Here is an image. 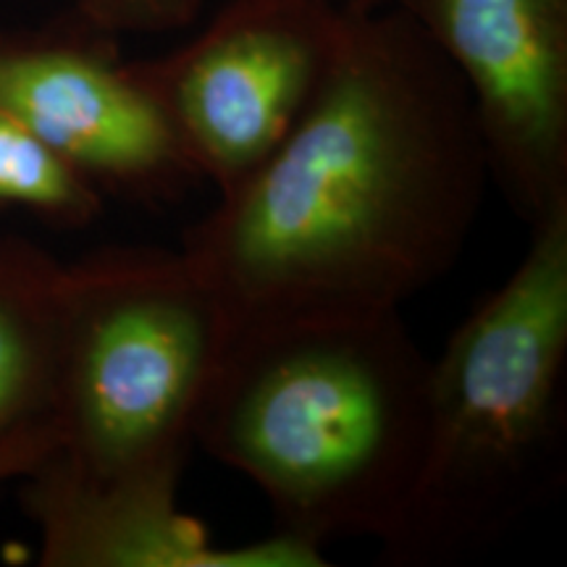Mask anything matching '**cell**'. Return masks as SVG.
<instances>
[{"instance_id":"obj_1","label":"cell","mask_w":567,"mask_h":567,"mask_svg":"<svg viewBox=\"0 0 567 567\" xmlns=\"http://www.w3.org/2000/svg\"><path fill=\"white\" fill-rule=\"evenodd\" d=\"M488 179L463 82L415 21L347 11L313 103L182 252L229 331L386 313L457 264Z\"/></svg>"},{"instance_id":"obj_2","label":"cell","mask_w":567,"mask_h":567,"mask_svg":"<svg viewBox=\"0 0 567 567\" xmlns=\"http://www.w3.org/2000/svg\"><path fill=\"white\" fill-rule=\"evenodd\" d=\"M429 371L400 310L234 329L195 444L264 492L281 534L381 542L421 463Z\"/></svg>"},{"instance_id":"obj_3","label":"cell","mask_w":567,"mask_h":567,"mask_svg":"<svg viewBox=\"0 0 567 567\" xmlns=\"http://www.w3.org/2000/svg\"><path fill=\"white\" fill-rule=\"evenodd\" d=\"M431 360L421 463L381 559L457 563L492 547L565 476L567 208Z\"/></svg>"},{"instance_id":"obj_4","label":"cell","mask_w":567,"mask_h":567,"mask_svg":"<svg viewBox=\"0 0 567 567\" xmlns=\"http://www.w3.org/2000/svg\"><path fill=\"white\" fill-rule=\"evenodd\" d=\"M226 339L182 250L103 247L63 266L53 457L84 476L184 471Z\"/></svg>"},{"instance_id":"obj_5","label":"cell","mask_w":567,"mask_h":567,"mask_svg":"<svg viewBox=\"0 0 567 567\" xmlns=\"http://www.w3.org/2000/svg\"><path fill=\"white\" fill-rule=\"evenodd\" d=\"M344 17L339 0H224L195 38L140 61L197 182L224 195L271 158L321 90Z\"/></svg>"},{"instance_id":"obj_6","label":"cell","mask_w":567,"mask_h":567,"mask_svg":"<svg viewBox=\"0 0 567 567\" xmlns=\"http://www.w3.org/2000/svg\"><path fill=\"white\" fill-rule=\"evenodd\" d=\"M0 111L103 197L172 203L197 182L140 61L74 11L42 30H0Z\"/></svg>"},{"instance_id":"obj_7","label":"cell","mask_w":567,"mask_h":567,"mask_svg":"<svg viewBox=\"0 0 567 567\" xmlns=\"http://www.w3.org/2000/svg\"><path fill=\"white\" fill-rule=\"evenodd\" d=\"M455 69L488 176L528 226L567 208V0H396Z\"/></svg>"},{"instance_id":"obj_8","label":"cell","mask_w":567,"mask_h":567,"mask_svg":"<svg viewBox=\"0 0 567 567\" xmlns=\"http://www.w3.org/2000/svg\"><path fill=\"white\" fill-rule=\"evenodd\" d=\"M184 471L84 476L53 455L21 478L45 567H323L321 549L274 530L221 547L179 507Z\"/></svg>"},{"instance_id":"obj_9","label":"cell","mask_w":567,"mask_h":567,"mask_svg":"<svg viewBox=\"0 0 567 567\" xmlns=\"http://www.w3.org/2000/svg\"><path fill=\"white\" fill-rule=\"evenodd\" d=\"M63 266L24 237H0V436L48 417Z\"/></svg>"},{"instance_id":"obj_10","label":"cell","mask_w":567,"mask_h":567,"mask_svg":"<svg viewBox=\"0 0 567 567\" xmlns=\"http://www.w3.org/2000/svg\"><path fill=\"white\" fill-rule=\"evenodd\" d=\"M105 197L0 111V210H21L55 229H84L103 216Z\"/></svg>"},{"instance_id":"obj_11","label":"cell","mask_w":567,"mask_h":567,"mask_svg":"<svg viewBox=\"0 0 567 567\" xmlns=\"http://www.w3.org/2000/svg\"><path fill=\"white\" fill-rule=\"evenodd\" d=\"M205 0H74L71 11L97 30L124 34H168L193 27Z\"/></svg>"},{"instance_id":"obj_12","label":"cell","mask_w":567,"mask_h":567,"mask_svg":"<svg viewBox=\"0 0 567 567\" xmlns=\"http://www.w3.org/2000/svg\"><path fill=\"white\" fill-rule=\"evenodd\" d=\"M55 431L48 417H38L0 436V488L9 481H21L55 452Z\"/></svg>"},{"instance_id":"obj_13","label":"cell","mask_w":567,"mask_h":567,"mask_svg":"<svg viewBox=\"0 0 567 567\" xmlns=\"http://www.w3.org/2000/svg\"><path fill=\"white\" fill-rule=\"evenodd\" d=\"M394 3H396V0H339V6H342V9L354 11V13L389 9V6H394Z\"/></svg>"}]
</instances>
